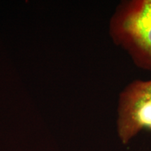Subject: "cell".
<instances>
[{
    "instance_id": "obj_1",
    "label": "cell",
    "mask_w": 151,
    "mask_h": 151,
    "mask_svg": "<svg viewBox=\"0 0 151 151\" xmlns=\"http://www.w3.org/2000/svg\"><path fill=\"white\" fill-rule=\"evenodd\" d=\"M110 35L136 65L151 71V0L120 4L111 19Z\"/></svg>"
},
{
    "instance_id": "obj_2",
    "label": "cell",
    "mask_w": 151,
    "mask_h": 151,
    "mask_svg": "<svg viewBox=\"0 0 151 151\" xmlns=\"http://www.w3.org/2000/svg\"><path fill=\"white\" fill-rule=\"evenodd\" d=\"M118 113L117 132L123 144L143 129L151 130V97L119 103Z\"/></svg>"
},
{
    "instance_id": "obj_3",
    "label": "cell",
    "mask_w": 151,
    "mask_h": 151,
    "mask_svg": "<svg viewBox=\"0 0 151 151\" xmlns=\"http://www.w3.org/2000/svg\"><path fill=\"white\" fill-rule=\"evenodd\" d=\"M146 97H151V80L135 81L121 92L119 103L129 102Z\"/></svg>"
}]
</instances>
